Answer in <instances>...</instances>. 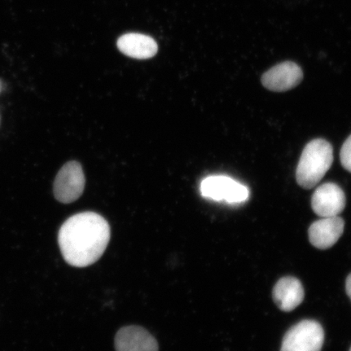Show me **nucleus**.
Segmentation results:
<instances>
[{
  "mask_svg": "<svg viewBox=\"0 0 351 351\" xmlns=\"http://www.w3.org/2000/svg\"><path fill=\"white\" fill-rule=\"evenodd\" d=\"M340 158L341 165L351 173V135L346 139L341 149Z\"/></svg>",
  "mask_w": 351,
  "mask_h": 351,
  "instance_id": "obj_12",
  "label": "nucleus"
},
{
  "mask_svg": "<svg viewBox=\"0 0 351 351\" xmlns=\"http://www.w3.org/2000/svg\"><path fill=\"white\" fill-rule=\"evenodd\" d=\"M116 351H159V345L146 328L136 326L123 327L115 337Z\"/></svg>",
  "mask_w": 351,
  "mask_h": 351,
  "instance_id": "obj_9",
  "label": "nucleus"
},
{
  "mask_svg": "<svg viewBox=\"0 0 351 351\" xmlns=\"http://www.w3.org/2000/svg\"><path fill=\"white\" fill-rule=\"evenodd\" d=\"M202 196L215 201H226L228 204L243 203L249 197L247 187L226 176H210L201 183Z\"/></svg>",
  "mask_w": 351,
  "mask_h": 351,
  "instance_id": "obj_4",
  "label": "nucleus"
},
{
  "mask_svg": "<svg viewBox=\"0 0 351 351\" xmlns=\"http://www.w3.org/2000/svg\"><path fill=\"white\" fill-rule=\"evenodd\" d=\"M324 331L315 320L305 319L285 333L280 351H322Z\"/></svg>",
  "mask_w": 351,
  "mask_h": 351,
  "instance_id": "obj_3",
  "label": "nucleus"
},
{
  "mask_svg": "<svg viewBox=\"0 0 351 351\" xmlns=\"http://www.w3.org/2000/svg\"><path fill=\"white\" fill-rule=\"evenodd\" d=\"M117 47L123 54L138 60L150 59L158 51L157 43L152 37L137 33L123 35L118 39Z\"/></svg>",
  "mask_w": 351,
  "mask_h": 351,
  "instance_id": "obj_11",
  "label": "nucleus"
},
{
  "mask_svg": "<svg viewBox=\"0 0 351 351\" xmlns=\"http://www.w3.org/2000/svg\"><path fill=\"white\" fill-rule=\"evenodd\" d=\"M346 291L351 300V274L348 276V278H346Z\"/></svg>",
  "mask_w": 351,
  "mask_h": 351,
  "instance_id": "obj_13",
  "label": "nucleus"
},
{
  "mask_svg": "<svg viewBox=\"0 0 351 351\" xmlns=\"http://www.w3.org/2000/svg\"><path fill=\"white\" fill-rule=\"evenodd\" d=\"M111 239V229L99 214L85 212L74 215L61 226L60 249L69 265L85 267L103 256Z\"/></svg>",
  "mask_w": 351,
  "mask_h": 351,
  "instance_id": "obj_1",
  "label": "nucleus"
},
{
  "mask_svg": "<svg viewBox=\"0 0 351 351\" xmlns=\"http://www.w3.org/2000/svg\"><path fill=\"white\" fill-rule=\"evenodd\" d=\"M350 351H351V348H350Z\"/></svg>",
  "mask_w": 351,
  "mask_h": 351,
  "instance_id": "obj_14",
  "label": "nucleus"
},
{
  "mask_svg": "<svg viewBox=\"0 0 351 351\" xmlns=\"http://www.w3.org/2000/svg\"><path fill=\"white\" fill-rule=\"evenodd\" d=\"M343 191L335 183H326L319 186L311 197V207L322 217L339 216L346 207Z\"/></svg>",
  "mask_w": 351,
  "mask_h": 351,
  "instance_id": "obj_7",
  "label": "nucleus"
},
{
  "mask_svg": "<svg viewBox=\"0 0 351 351\" xmlns=\"http://www.w3.org/2000/svg\"><path fill=\"white\" fill-rule=\"evenodd\" d=\"M304 295V289L300 280L293 276L280 279L273 291L275 304L285 313H289L300 306Z\"/></svg>",
  "mask_w": 351,
  "mask_h": 351,
  "instance_id": "obj_10",
  "label": "nucleus"
},
{
  "mask_svg": "<svg viewBox=\"0 0 351 351\" xmlns=\"http://www.w3.org/2000/svg\"><path fill=\"white\" fill-rule=\"evenodd\" d=\"M302 78L304 73L300 65L292 61H285L263 73L261 82L267 90L284 92L300 85Z\"/></svg>",
  "mask_w": 351,
  "mask_h": 351,
  "instance_id": "obj_6",
  "label": "nucleus"
},
{
  "mask_svg": "<svg viewBox=\"0 0 351 351\" xmlns=\"http://www.w3.org/2000/svg\"><path fill=\"white\" fill-rule=\"evenodd\" d=\"M86 178L82 167L77 161H70L59 171L55 179L53 192L60 203H73L84 191Z\"/></svg>",
  "mask_w": 351,
  "mask_h": 351,
  "instance_id": "obj_5",
  "label": "nucleus"
},
{
  "mask_svg": "<svg viewBox=\"0 0 351 351\" xmlns=\"http://www.w3.org/2000/svg\"><path fill=\"white\" fill-rule=\"evenodd\" d=\"M343 219L337 217H323L315 221L308 230L310 243L320 250L332 247L343 234Z\"/></svg>",
  "mask_w": 351,
  "mask_h": 351,
  "instance_id": "obj_8",
  "label": "nucleus"
},
{
  "mask_svg": "<svg viewBox=\"0 0 351 351\" xmlns=\"http://www.w3.org/2000/svg\"><path fill=\"white\" fill-rule=\"evenodd\" d=\"M333 150L326 140L318 138L306 145L296 170V180L301 187L313 189L322 181L332 165Z\"/></svg>",
  "mask_w": 351,
  "mask_h": 351,
  "instance_id": "obj_2",
  "label": "nucleus"
}]
</instances>
